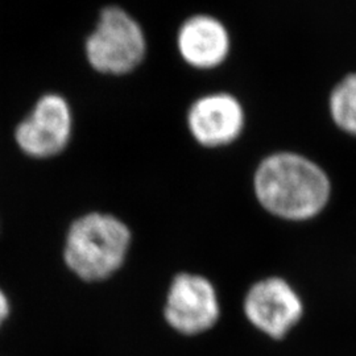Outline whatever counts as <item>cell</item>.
Returning <instances> with one entry per match:
<instances>
[{
    "instance_id": "3957f363",
    "label": "cell",
    "mask_w": 356,
    "mask_h": 356,
    "mask_svg": "<svg viewBox=\"0 0 356 356\" xmlns=\"http://www.w3.org/2000/svg\"><path fill=\"white\" fill-rule=\"evenodd\" d=\"M85 53L98 73L123 76L135 70L147 53V38L140 24L127 11L110 6L99 13L94 31L86 38Z\"/></svg>"
},
{
    "instance_id": "30bf717a",
    "label": "cell",
    "mask_w": 356,
    "mask_h": 356,
    "mask_svg": "<svg viewBox=\"0 0 356 356\" xmlns=\"http://www.w3.org/2000/svg\"><path fill=\"white\" fill-rule=\"evenodd\" d=\"M10 313V304H8V300L7 297L4 296V293L0 291V325L3 323V321L7 318Z\"/></svg>"
},
{
    "instance_id": "277c9868",
    "label": "cell",
    "mask_w": 356,
    "mask_h": 356,
    "mask_svg": "<svg viewBox=\"0 0 356 356\" xmlns=\"http://www.w3.org/2000/svg\"><path fill=\"white\" fill-rule=\"evenodd\" d=\"M244 314L254 329L282 341L304 317V302L292 285L279 276L259 280L248 289Z\"/></svg>"
},
{
    "instance_id": "ba28073f",
    "label": "cell",
    "mask_w": 356,
    "mask_h": 356,
    "mask_svg": "<svg viewBox=\"0 0 356 356\" xmlns=\"http://www.w3.org/2000/svg\"><path fill=\"white\" fill-rule=\"evenodd\" d=\"M177 48L182 60L191 67L216 69L229 57V29L211 15H194L179 26Z\"/></svg>"
},
{
    "instance_id": "9c48e42d",
    "label": "cell",
    "mask_w": 356,
    "mask_h": 356,
    "mask_svg": "<svg viewBox=\"0 0 356 356\" xmlns=\"http://www.w3.org/2000/svg\"><path fill=\"white\" fill-rule=\"evenodd\" d=\"M329 111L337 127L356 138V73L343 76L332 88Z\"/></svg>"
},
{
    "instance_id": "7a4b0ae2",
    "label": "cell",
    "mask_w": 356,
    "mask_h": 356,
    "mask_svg": "<svg viewBox=\"0 0 356 356\" xmlns=\"http://www.w3.org/2000/svg\"><path fill=\"white\" fill-rule=\"evenodd\" d=\"M131 232L118 218L91 213L72 225L65 243L66 266L79 279L102 281L122 267Z\"/></svg>"
},
{
    "instance_id": "52a82bcc",
    "label": "cell",
    "mask_w": 356,
    "mask_h": 356,
    "mask_svg": "<svg viewBox=\"0 0 356 356\" xmlns=\"http://www.w3.org/2000/svg\"><path fill=\"white\" fill-rule=\"evenodd\" d=\"M186 122L193 139L198 144L206 148H219L241 138L245 114L235 95L213 92L191 104Z\"/></svg>"
},
{
    "instance_id": "6da1fadb",
    "label": "cell",
    "mask_w": 356,
    "mask_h": 356,
    "mask_svg": "<svg viewBox=\"0 0 356 356\" xmlns=\"http://www.w3.org/2000/svg\"><path fill=\"white\" fill-rule=\"evenodd\" d=\"M254 197L270 216L288 222L318 216L330 202L331 179L322 166L301 153H270L256 168Z\"/></svg>"
},
{
    "instance_id": "5b68a950",
    "label": "cell",
    "mask_w": 356,
    "mask_h": 356,
    "mask_svg": "<svg viewBox=\"0 0 356 356\" xmlns=\"http://www.w3.org/2000/svg\"><path fill=\"white\" fill-rule=\"evenodd\" d=\"M73 132L70 104L60 94H45L15 129V140L33 159H49L67 147Z\"/></svg>"
},
{
    "instance_id": "8992f818",
    "label": "cell",
    "mask_w": 356,
    "mask_h": 356,
    "mask_svg": "<svg viewBox=\"0 0 356 356\" xmlns=\"http://www.w3.org/2000/svg\"><path fill=\"white\" fill-rule=\"evenodd\" d=\"M220 306L214 285L204 276L179 273L170 285L165 305L168 323L178 332L195 335L210 330Z\"/></svg>"
}]
</instances>
